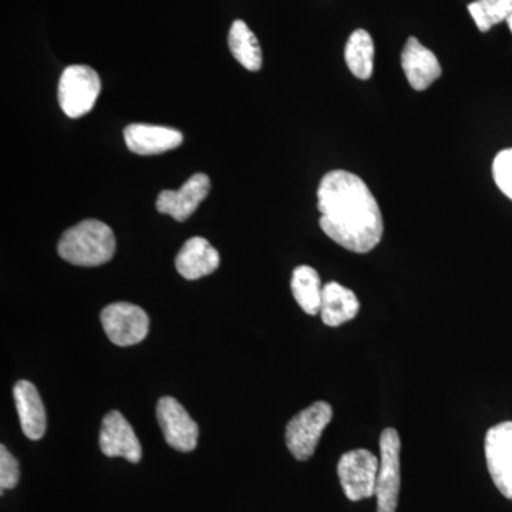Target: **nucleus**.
Returning a JSON list of instances; mask_svg holds the SVG:
<instances>
[{"label": "nucleus", "instance_id": "6", "mask_svg": "<svg viewBox=\"0 0 512 512\" xmlns=\"http://www.w3.org/2000/svg\"><path fill=\"white\" fill-rule=\"evenodd\" d=\"M379 466L380 458L365 448L343 454L338 464V474L343 493L350 501L356 503L376 494Z\"/></svg>", "mask_w": 512, "mask_h": 512}, {"label": "nucleus", "instance_id": "11", "mask_svg": "<svg viewBox=\"0 0 512 512\" xmlns=\"http://www.w3.org/2000/svg\"><path fill=\"white\" fill-rule=\"evenodd\" d=\"M100 450L107 457L126 458L136 464L143 457V448L137 439L133 427L126 417L113 410L103 419L99 437Z\"/></svg>", "mask_w": 512, "mask_h": 512}, {"label": "nucleus", "instance_id": "17", "mask_svg": "<svg viewBox=\"0 0 512 512\" xmlns=\"http://www.w3.org/2000/svg\"><path fill=\"white\" fill-rule=\"evenodd\" d=\"M228 46L232 56L249 72H259L262 67V49L255 33L244 20H235L229 29Z\"/></svg>", "mask_w": 512, "mask_h": 512}, {"label": "nucleus", "instance_id": "15", "mask_svg": "<svg viewBox=\"0 0 512 512\" xmlns=\"http://www.w3.org/2000/svg\"><path fill=\"white\" fill-rule=\"evenodd\" d=\"M20 426L29 440H40L46 433L47 417L35 384L20 380L13 389Z\"/></svg>", "mask_w": 512, "mask_h": 512}, {"label": "nucleus", "instance_id": "21", "mask_svg": "<svg viewBox=\"0 0 512 512\" xmlns=\"http://www.w3.org/2000/svg\"><path fill=\"white\" fill-rule=\"evenodd\" d=\"M493 175L498 188L512 200V148L501 151L494 158Z\"/></svg>", "mask_w": 512, "mask_h": 512}, {"label": "nucleus", "instance_id": "23", "mask_svg": "<svg viewBox=\"0 0 512 512\" xmlns=\"http://www.w3.org/2000/svg\"><path fill=\"white\" fill-rule=\"evenodd\" d=\"M507 23H508V28H510L511 33H512V13L510 15V18L507 19Z\"/></svg>", "mask_w": 512, "mask_h": 512}, {"label": "nucleus", "instance_id": "9", "mask_svg": "<svg viewBox=\"0 0 512 512\" xmlns=\"http://www.w3.org/2000/svg\"><path fill=\"white\" fill-rule=\"evenodd\" d=\"M485 458L495 487L512 500V421L497 424L485 436Z\"/></svg>", "mask_w": 512, "mask_h": 512}, {"label": "nucleus", "instance_id": "8", "mask_svg": "<svg viewBox=\"0 0 512 512\" xmlns=\"http://www.w3.org/2000/svg\"><path fill=\"white\" fill-rule=\"evenodd\" d=\"M157 420L168 446L181 453H190L197 447L200 429L183 404L174 397H163L157 403Z\"/></svg>", "mask_w": 512, "mask_h": 512}, {"label": "nucleus", "instance_id": "5", "mask_svg": "<svg viewBox=\"0 0 512 512\" xmlns=\"http://www.w3.org/2000/svg\"><path fill=\"white\" fill-rule=\"evenodd\" d=\"M400 441L399 433L386 429L380 434V466L377 474V512H396L399 504L400 484Z\"/></svg>", "mask_w": 512, "mask_h": 512}, {"label": "nucleus", "instance_id": "13", "mask_svg": "<svg viewBox=\"0 0 512 512\" xmlns=\"http://www.w3.org/2000/svg\"><path fill=\"white\" fill-rule=\"evenodd\" d=\"M402 67L410 86L417 92L429 89L443 73L436 55L421 45L417 37H409L404 45Z\"/></svg>", "mask_w": 512, "mask_h": 512}, {"label": "nucleus", "instance_id": "2", "mask_svg": "<svg viewBox=\"0 0 512 512\" xmlns=\"http://www.w3.org/2000/svg\"><path fill=\"white\" fill-rule=\"evenodd\" d=\"M60 258L76 266H100L116 252L113 229L104 222L86 220L67 229L57 245Z\"/></svg>", "mask_w": 512, "mask_h": 512}, {"label": "nucleus", "instance_id": "14", "mask_svg": "<svg viewBox=\"0 0 512 512\" xmlns=\"http://www.w3.org/2000/svg\"><path fill=\"white\" fill-rule=\"evenodd\" d=\"M220 264L221 256L217 249L202 237L188 239L175 258L178 274L188 281L214 274Z\"/></svg>", "mask_w": 512, "mask_h": 512}, {"label": "nucleus", "instance_id": "1", "mask_svg": "<svg viewBox=\"0 0 512 512\" xmlns=\"http://www.w3.org/2000/svg\"><path fill=\"white\" fill-rule=\"evenodd\" d=\"M318 208L322 231L340 247L367 254L382 241L383 215L365 181L345 170H333L320 181Z\"/></svg>", "mask_w": 512, "mask_h": 512}, {"label": "nucleus", "instance_id": "16", "mask_svg": "<svg viewBox=\"0 0 512 512\" xmlns=\"http://www.w3.org/2000/svg\"><path fill=\"white\" fill-rule=\"evenodd\" d=\"M359 309L360 302L355 292L338 284V282H328V284L323 285L320 316H322V322L326 326L338 328L343 323L355 319Z\"/></svg>", "mask_w": 512, "mask_h": 512}, {"label": "nucleus", "instance_id": "3", "mask_svg": "<svg viewBox=\"0 0 512 512\" xmlns=\"http://www.w3.org/2000/svg\"><path fill=\"white\" fill-rule=\"evenodd\" d=\"M101 82L99 74L86 64L66 67L59 80L60 109L70 119H79L93 110L99 99Z\"/></svg>", "mask_w": 512, "mask_h": 512}, {"label": "nucleus", "instance_id": "10", "mask_svg": "<svg viewBox=\"0 0 512 512\" xmlns=\"http://www.w3.org/2000/svg\"><path fill=\"white\" fill-rule=\"evenodd\" d=\"M210 190V177L202 173L194 174L180 190L161 191L157 198V211L170 215L175 221H187L210 194Z\"/></svg>", "mask_w": 512, "mask_h": 512}, {"label": "nucleus", "instance_id": "18", "mask_svg": "<svg viewBox=\"0 0 512 512\" xmlns=\"http://www.w3.org/2000/svg\"><path fill=\"white\" fill-rule=\"evenodd\" d=\"M291 288L293 298L301 306L303 312L311 316L319 315L323 285L316 269L308 265L295 268L292 274Z\"/></svg>", "mask_w": 512, "mask_h": 512}, {"label": "nucleus", "instance_id": "19", "mask_svg": "<svg viewBox=\"0 0 512 512\" xmlns=\"http://www.w3.org/2000/svg\"><path fill=\"white\" fill-rule=\"evenodd\" d=\"M345 60L357 79L367 80L372 77L375 69V43L366 30L357 29L350 35L345 47Z\"/></svg>", "mask_w": 512, "mask_h": 512}, {"label": "nucleus", "instance_id": "4", "mask_svg": "<svg viewBox=\"0 0 512 512\" xmlns=\"http://www.w3.org/2000/svg\"><path fill=\"white\" fill-rule=\"evenodd\" d=\"M332 417L333 409L329 403L316 402L289 421L285 434L286 446L296 460L306 461L313 456Z\"/></svg>", "mask_w": 512, "mask_h": 512}, {"label": "nucleus", "instance_id": "22", "mask_svg": "<svg viewBox=\"0 0 512 512\" xmlns=\"http://www.w3.org/2000/svg\"><path fill=\"white\" fill-rule=\"evenodd\" d=\"M19 463L8 448L0 446V488L2 493L5 490H12L19 483Z\"/></svg>", "mask_w": 512, "mask_h": 512}, {"label": "nucleus", "instance_id": "12", "mask_svg": "<svg viewBox=\"0 0 512 512\" xmlns=\"http://www.w3.org/2000/svg\"><path fill=\"white\" fill-rule=\"evenodd\" d=\"M181 131L151 124H130L124 128V141L131 153L138 156H157L175 150L183 143Z\"/></svg>", "mask_w": 512, "mask_h": 512}, {"label": "nucleus", "instance_id": "7", "mask_svg": "<svg viewBox=\"0 0 512 512\" xmlns=\"http://www.w3.org/2000/svg\"><path fill=\"white\" fill-rule=\"evenodd\" d=\"M100 320L107 338L121 348L143 342L150 329V319L146 311L127 302L106 306L101 312Z\"/></svg>", "mask_w": 512, "mask_h": 512}, {"label": "nucleus", "instance_id": "20", "mask_svg": "<svg viewBox=\"0 0 512 512\" xmlns=\"http://www.w3.org/2000/svg\"><path fill=\"white\" fill-rule=\"evenodd\" d=\"M480 32H488L493 26L507 22L512 13V0H476L468 5Z\"/></svg>", "mask_w": 512, "mask_h": 512}]
</instances>
